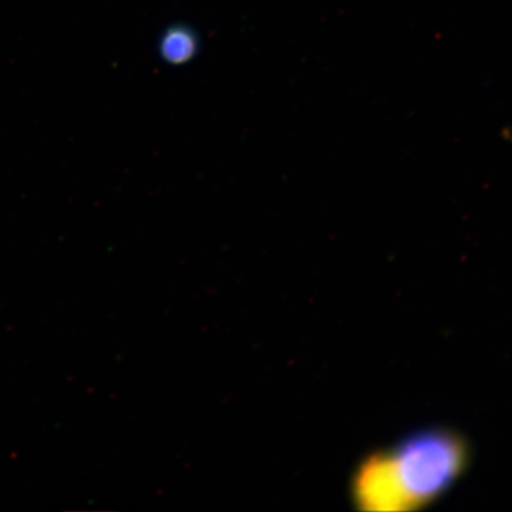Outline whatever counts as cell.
I'll return each mask as SVG.
<instances>
[{
  "mask_svg": "<svg viewBox=\"0 0 512 512\" xmlns=\"http://www.w3.org/2000/svg\"><path fill=\"white\" fill-rule=\"evenodd\" d=\"M198 40L192 30L173 28L161 40V56L173 64L188 62L197 55Z\"/></svg>",
  "mask_w": 512,
  "mask_h": 512,
  "instance_id": "obj_3",
  "label": "cell"
},
{
  "mask_svg": "<svg viewBox=\"0 0 512 512\" xmlns=\"http://www.w3.org/2000/svg\"><path fill=\"white\" fill-rule=\"evenodd\" d=\"M406 511L439 500L463 476L470 460L467 441L446 429L413 434L389 450Z\"/></svg>",
  "mask_w": 512,
  "mask_h": 512,
  "instance_id": "obj_1",
  "label": "cell"
},
{
  "mask_svg": "<svg viewBox=\"0 0 512 512\" xmlns=\"http://www.w3.org/2000/svg\"><path fill=\"white\" fill-rule=\"evenodd\" d=\"M353 501L366 512H403L402 494L390 461L389 451L373 454L353 476Z\"/></svg>",
  "mask_w": 512,
  "mask_h": 512,
  "instance_id": "obj_2",
  "label": "cell"
}]
</instances>
